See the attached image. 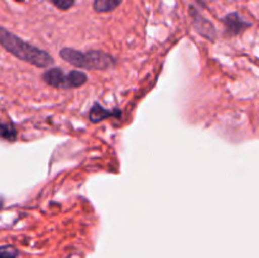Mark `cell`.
<instances>
[{
    "mask_svg": "<svg viewBox=\"0 0 259 258\" xmlns=\"http://www.w3.org/2000/svg\"><path fill=\"white\" fill-rule=\"evenodd\" d=\"M0 45L13 56L35 67L48 68L55 62L50 53L25 42L3 27H0Z\"/></svg>",
    "mask_w": 259,
    "mask_h": 258,
    "instance_id": "6da1fadb",
    "label": "cell"
},
{
    "mask_svg": "<svg viewBox=\"0 0 259 258\" xmlns=\"http://www.w3.org/2000/svg\"><path fill=\"white\" fill-rule=\"evenodd\" d=\"M43 81L47 85L57 89H73L80 88L88 82V75L82 71H71L65 73L61 68H48L42 75Z\"/></svg>",
    "mask_w": 259,
    "mask_h": 258,
    "instance_id": "3957f363",
    "label": "cell"
},
{
    "mask_svg": "<svg viewBox=\"0 0 259 258\" xmlns=\"http://www.w3.org/2000/svg\"><path fill=\"white\" fill-rule=\"evenodd\" d=\"M111 115H114V113L106 110L105 108H103V106L99 105V104H95V105L93 106V109L90 110L89 119H90V121H93V123H99V121L104 120V119H106L108 116Z\"/></svg>",
    "mask_w": 259,
    "mask_h": 258,
    "instance_id": "52a82bcc",
    "label": "cell"
},
{
    "mask_svg": "<svg viewBox=\"0 0 259 258\" xmlns=\"http://www.w3.org/2000/svg\"><path fill=\"white\" fill-rule=\"evenodd\" d=\"M60 56L70 65L85 70H110L115 66V58L103 51L81 52L75 48L65 47L60 51Z\"/></svg>",
    "mask_w": 259,
    "mask_h": 258,
    "instance_id": "7a4b0ae2",
    "label": "cell"
},
{
    "mask_svg": "<svg viewBox=\"0 0 259 258\" xmlns=\"http://www.w3.org/2000/svg\"><path fill=\"white\" fill-rule=\"evenodd\" d=\"M0 137L7 141H15L17 138V131L14 126L9 123H4L0 120Z\"/></svg>",
    "mask_w": 259,
    "mask_h": 258,
    "instance_id": "ba28073f",
    "label": "cell"
},
{
    "mask_svg": "<svg viewBox=\"0 0 259 258\" xmlns=\"http://www.w3.org/2000/svg\"><path fill=\"white\" fill-rule=\"evenodd\" d=\"M192 15H194L195 29H196L200 34L204 35L205 38H207V39L214 40L215 37H217V30H215L214 25H212L209 20L205 19L204 17L197 14L196 12L192 13Z\"/></svg>",
    "mask_w": 259,
    "mask_h": 258,
    "instance_id": "5b68a950",
    "label": "cell"
},
{
    "mask_svg": "<svg viewBox=\"0 0 259 258\" xmlns=\"http://www.w3.org/2000/svg\"><path fill=\"white\" fill-rule=\"evenodd\" d=\"M123 0H95L94 2V9L98 13H109L121 4Z\"/></svg>",
    "mask_w": 259,
    "mask_h": 258,
    "instance_id": "8992f818",
    "label": "cell"
},
{
    "mask_svg": "<svg viewBox=\"0 0 259 258\" xmlns=\"http://www.w3.org/2000/svg\"><path fill=\"white\" fill-rule=\"evenodd\" d=\"M3 205H4V202H3V200L0 199V209H2V207H3Z\"/></svg>",
    "mask_w": 259,
    "mask_h": 258,
    "instance_id": "8fae6325",
    "label": "cell"
},
{
    "mask_svg": "<svg viewBox=\"0 0 259 258\" xmlns=\"http://www.w3.org/2000/svg\"><path fill=\"white\" fill-rule=\"evenodd\" d=\"M18 2H23V0H18Z\"/></svg>",
    "mask_w": 259,
    "mask_h": 258,
    "instance_id": "7c38bea8",
    "label": "cell"
},
{
    "mask_svg": "<svg viewBox=\"0 0 259 258\" xmlns=\"http://www.w3.org/2000/svg\"><path fill=\"white\" fill-rule=\"evenodd\" d=\"M223 22H224L225 27H227L228 33L232 35L239 34V33H242L243 30L247 29L250 25V23L245 22L238 13H230V14H228L223 19Z\"/></svg>",
    "mask_w": 259,
    "mask_h": 258,
    "instance_id": "277c9868",
    "label": "cell"
},
{
    "mask_svg": "<svg viewBox=\"0 0 259 258\" xmlns=\"http://www.w3.org/2000/svg\"><path fill=\"white\" fill-rule=\"evenodd\" d=\"M51 2H52V4L55 5V7H57L58 9L61 10L70 9V8L75 4V0H51Z\"/></svg>",
    "mask_w": 259,
    "mask_h": 258,
    "instance_id": "30bf717a",
    "label": "cell"
},
{
    "mask_svg": "<svg viewBox=\"0 0 259 258\" xmlns=\"http://www.w3.org/2000/svg\"><path fill=\"white\" fill-rule=\"evenodd\" d=\"M19 252L13 245H0V258H17Z\"/></svg>",
    "mask_w": 259,
    "mask_h": 258,
    "instance_id": "9c48e42d",
    "label": "cell"
}]
</instances>
